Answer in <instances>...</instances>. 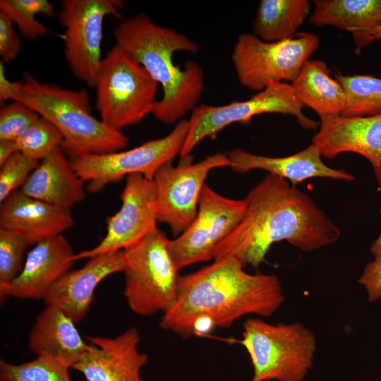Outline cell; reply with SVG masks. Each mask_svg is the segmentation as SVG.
<instances>
[{
    "label": "cell",
    "mask_w": 381,
    "mask_h": 381,
    "mask_svg": "<svg viewBox=\"0 0 381 381\" xmlns=\"http://www.w3.org/2000/svg\"><path fill=\"white\" fill-rule=\"evenodd\" d=\"M245 200L241 220L217 246L213 260L231 257L257 268L274 243L286 241L310 252L340 237L339 227L308 194L277 175L267 174Z\"/></svg>",
    "instance_id": "obj_1"
},
{
    "label": "cell",
    "mask_w": 381,
    "mask_h": 381,
    "mask_svg": "<svg viewBox=\"0 0 381 381\" xmlns=\"http://www.w3.org/2000/svg\"><path fill=\"white\" fill-rule=\"evenodd\" d=\"M284 301L275 274L248 273L237 260L226 257L181 275L176 299L162 314L159 326L187 339L198 319L226 328L247 315L270 317Z\"/></svg>",
    "instance_id": "obj_2"
},
{
    "label": "cell",
    "mask_w": 381,
    "mask_h": 381,
    "mask_svg": "<svg viewBox=\"0 0 381 381\" xmlns=\"http://www.w3.org/2000/svg\"><path fill=\"white\" fill-rule=\"evenodd\" d=\"M114 38L115 44L162 85V98L157 101L152 112L157 119L167 124L179 122L197 106L205 88L202 67L188 60L181 69L173 61L177 52L197 53L196 42L172 28L155 23L145 13L121 19L114 30Z\"/></svg>",
    "instance_id": "obj_3"
},
{
    "label": "cell",
    "mask_w": 381,
    "mask_h": 381,
    "mask_svg": "<svg viewBox=\"0 0 381 381\" xmlns=\"http://www.w3.org/2000/svg\"><path fill=\"white\" fill-rule=\"evenodd\" d=\"M0 99L20 102L49 121L61 133V148L70 159L125 149L128 138L93 116L85 89L72 90L41 83L31 75L12 82L0 61Z\"/></svg>",
    "instance_id": "obj_4"
},
{
    "label": "cell",
    "mask_w": 381,
    "mask_h": 381,
    "mask_svg": "<svg viewBox=\"0 0 381 381\" xmlns=\"http://www.w3.org/2000/svg\"><path fill=\"white\" fill-rule=\"evenodd\" d=\"M128 307L140 316L164 314L174 305L181 275L170 240L158 228L122 250Z\"/></svg>",
    "instance_id": "obj_5"
},
{
    "label": "cell",
    "mask_w": 381,
    "mask_h": 381,
    "mask_svg": "<svg viewBox=\"0 0 381 381\" xmlns=\"http://www.w3.org/2000/svg\"><path fill=\"white\" fill-rule=\"evenodd\" d=\"M241 344L251 361L250 381H303L317 349L313 332L301 322L272 324L248 318Z\"/></svg>",
    "instance_id": "obj_6"
},
{
    "label": "cell",
    "mask_w": 381,
    "mask_h": 381,
    "mask_svg": "<svg viewBox=\"0 0 381 381\" xmlns=\"http://www.w3.org/2000/svg\"><path fill=\"white\" fill-rule=\"evenodd\" d=\"M158 83L118 45L102 59L97 75L96 108L100 120L120 131L152 114Z\"/></svg>",
    "instance_id": "obj_7"
},
{
    "label": "cell",
    "mask_w": 381,
    "mask_h": 381,
    "mask_svg": "<svg viewBox=\"0 0 381 381\" xmlns=\"http://www.w3.org/2000/svg\"><path fill=\"white\" fill-rule=\"evenodd\" d=\"M318 47V35L310 32L277 42L243 33L238 37L231 61L240 84L260 92L272 83H292Z\"/></svg>",
    "instance_id": "obj_8"
},
{
    "label": "cell",
    "mask_w": 381,
    "mask_h": 381,
    "mask_svg": "<svg viewBox=\"0 0 381 381\" xmlns=\"http://www.w3.org/2000/svg\"><path fill=\"white\" fill-rule=\"evenodd\" d=\"M189 128L188 120H181L166 136L150 140L128 150L87 155L70 159L72 167L92 193L133 174L152 180L157 171L181 155Z\"/></svg>",
    "instance_id": "obj_9"
},
{
    "label": "cell",
    "mask_w": 381,
    "mask_h": 381,
    "mask_svg": "<svg viewBox=\"0 0 381 381\" xmlns=\"http://www.w3.org/2000/svg\"><path fill=\"white\" fill-rule=\"evenodd\" d=\"M303 107L291 84L285 82L270 83L246 101H234L222 106L197 105L188 120V132L180 157L191 155L202 140L214 138L228 126L234 123H247L254 116L262 114H289L303 128L315 129L318 122L303 113Z\"/></svg>",
    "instance_id": "obj_10"
},
{
    "label": "cell",
    "mask_w": 381,
    "mask_h": 381,
    "mask_svg": "<svg viewBox=\"0 0 381 381\" xmlns=\"http://www.w3.org/2000/svg\"><path fill=\"white\" fill-rule=\"evenodd\" d=\"M231 167L227 155L216 153L198 162L191 155L181 157L179 164L162 166L152 179L155 209L158 222L169 226L176 237L181 234L195 219L205 181L210 171Z\"/></svg>",
    "instance_id": "obj_11"
},
{
    "label": "cell",
    "mask_w": 381,
    "mask_h": 381,
    "mask_svg": "<svg viewBox=\"0 0 381 381\" xmlns=\"http://www.w3.org/2000/svg\"><path fill=\"white\" fill-rule=\"evenodd\" d=\"M121 0H64L58 15L64 29V55L75 78L94 88L102 61L101 44L106 16L121 18Z\"/></svg>",
    "instance_id": "obj_12"
},
{
    "label": "cell",
    "mask_w": 381,
    "mask_h": 381,
    "mask_svg": "<svg viewBox=\"0 0 381 381\" xmlns=\"http://www.w3.org/2000/svg\"><path fill=\"white\" fill-rule=\"evenodd\" d=\"M246 202L224 197L204 186L196 216L181 234L170 240V248L177 267L213 260L217 246L241 220Z\"/></svg>",
    "instance_id": "obj_13"
},
{
    "label": "cell",
    "mask_w": 381,
    "mask_h": 381,
    "mask_svg": "<svg viewBox=\"0 0 381 381\" xmlns=\"http://www.w3.org/2000/svg\"><path fill=\"white\" fill-rule=\"evenodd\" d=\"M120 198V209L107 220L104 237L94 248L75 253V260L122 250L157 228L152 180L140 174L128 175Z\"/></svg>",
    "instance_id": "obj_14"
},
{
    "label": "cell",
    "mask_w": 381,
    "mask_h": 381,
    "mask_svg": "<svg viewBox=\"0 0 381 381\" xmlns=\"http://www.w3.org/2000/svg\"><path fill=\"white\" fill-rule=\"evenodd\" d=\"M86 338L89 347L71 368L87 381H144L140 373L148 356L139 351L140 337L135 327L115 337Z\"/></svg>",
    "instance_id": "obj_15"
},
{
    "label": "cell",
    "mask_w": 381,
    "mask_h": 381,
    "mask_svg": "<svg viewBox=\"0 0 381 381\" xmlns=\"http://www.w3.org/2000/svg\"><path fill=\"white\" fill-rule=\"evenodd\" d=\"M312 143L322 157L353 152L366 158L381 186V113L369 116H339L320 123Z\"/></svg>",
    "instance_id": "obj_16"
},
{
    "label": "cell",
    "mask_w": 381,
    "mask_h": 381,
    "mask_svg": "<svg viewBox=\"0 0 381 381\" xmlns=\"http://www.w3.org/2000/svg\"><path fill=\"white\" fill-rule=\"evenodd\" d=\"M123 270L122 250L92 257L82 267L64 275L43 300L47 306L58 307L77 323L89 311L98 284Z\"/></svg>",
    "instance_id": "obj_17"
},
{
    "label": "cell",
    "mask_w": 381,
    "mask_h": 381,
    "mask_svg": "<svg viewBox=\"0 0 381 381\" xmlns=\"http://www.w3.org/2000/svg\"><path fill=\"white\" fill-rule=\"evenodd\" d=\"M75 253L63 234L42 241L27 254L23 267L8 290V296L43 299L73 267Z\"/></svg>",
    "instance_id": "obj_18"
},
{
    "label": "cell",
    "mask_w": 381,
    "mask_h": 381,
    "mask_svg": "<svg viewBox=\"0 0 381 381\" xmlns=\"http://www.w3.org/2000/svg\"><path fill=\"white\" fill-rule=\"evenodd\" d=\"M73 225L71 210L30 198L20 190L0 203V228L20 235L29 246L61 235Z\"/></svg>",
    "instance_id": "obj_19"
},
{
    "label": "cell",
    "mask_w": 381,
    "mask_h": 381,
    "mask_svg": "<svg viewBox=\"0 0 381 381\" xmlns=\"http://www.w3.org/2000/svg\"><path fill=\"white\" fill-rule=\"evenodd\" d=\"M231 167L238 173L261 169L289 181L293 186L303 181L321 177L346 181L354 176L343 169L326 165L322 160L318 146L312 143L306 149L296 154L282 157L255 155L242 149L231 150L227 154Z\"/></svg>",
    "instance_id": "obj_20"
},
{
    "label": "cell",
    "mask_w": 381,
    "mask_h": 381,
    "mask_svg": "<svg viewBox=\"0 0 381 381\" xmlns=\"http://www.w3.org/2000/svg\"><path fill=\"white\" fill-rule=\"evenodd\" d=\"M84 183L59 147L40 161L20 190L30 198L71 210L85 199Z\"/></svg>",
    "instance_id": "obj_21"
},
{
    "label": "cell",
    "mask_w": 381,
    "mask_h": 381,
    "mask_svg": "<svg viewBox=\"0 0 381 381\" xmlns=\"http://www.w3.org/2000/svg\"><path fill=\"white\" fill-rule=\"evenodd\" d=\"M75 324L60 308L47 305L30 332V350L37 356L56 358L71 368L89 347Z\"/></svg>",
    "instance_id": "obj_22"
},
{
    "label": "cell",
    "mask_w": 381,
    "mask_h": 381,
    "mask_svg": "<svg viewBox=\"0 0 381 381\" xmlns=\"http://www.w3.org/2000/svg\"><path fill=\"white\" fill-rule=\"evenodd\" d=\"M291 86L298 99L315 111L320 122L341 116L345 109L346 92L322 60L306 61Z\"/></svg>",
    "instance_id": "obj_23"
},
{
    "label": "cell",
    "mask_w": 381,
    "mask_h": 381,
    "mask_svg": "<svg viewBox=\"0 0 381 381\" xmlns=\"http://www.w3.org/2000/svg\"><path fill=\"white\" fill-rule=\"evenodd\" d=\"M310 11L308 0H262L253 23V34L265 42L292 38Z\"/></svg>",
    "instance_id": "obj_24"
},
{
    "label": "cell",
    "mask_w": 381,
    "mask_h": 381,
    "mask_svg": "<svg viewBox=\"0 0 381 381\" xmlns=\"http://www.w3.org/2000/svg\"><path fill=\"white\" fill-rule=\"evenodd\" d=\"M309 21L315 26H334L351 33L381 20V0H315Z\"/></svg>",
    "instance_id": "obj_25"
},
{
    "label": "cell",
    "mask_w": 381,
    "mask_h": 381,
    "mask_svg": "<svg viewBox=\"0 0 381 381\" xmlns=\"http://www.w3.org/2000/svg\"><path fill=\"white\" fill-rule=\"evenodd\" d=\"M344 87L346 104L341 116H369L381 113V79L368 75H337Z\"/></svg>",
    "instance_id": "obj_26"
},
{
    "label": "cell",
    "mask_w": 381,
    "mask_h": 381,
    "mask_svg": "<svg viewBox=\"0 0 381 381\" xmlns=\"http://www.w3.org/2000/svg\"><path fill=\"white\" fill-rule=\"evenodd\" d=\"M0 11L5 13L17 25L21 36L36 41L41 37L52 34L44 24L35 18L37 14L53 17L54 6L47 0H1Z\"/></svg>",
    "instance_id": "obj_27"
},
{
    "label": "cell",
    "mask_w": 381,
    "mask_h": 381,
    "mask_svg": "<svg viewBox=\"0 0 381 381\" xmlns=\"http://www.w3.org/2000/svg\"><path fill=\"white\" fill-rule=\"evenodd\" d=\"M71 367L56 358L37 356L20 364L0 361L1 381H72Z\"/></svg>",
    "instance_id": "obj_28"
},
{
    "label": "cell",
    "mask_w": 381,
    "mask_h": 381,
    "mask_svg": "<svg viewBox=\"0 0 381 381\" xmlns=\"http://www.w3.org/2000/svg\"><path fill=\"white\" fill-rule=\"evenodd\" d=\"M15 140L19 152L40 162L61 147L63 136L50 121L40 116Z\"/></svg>",
    "instance_id": "obj_29"
},
{
    "label": "cell",
    "mask_w": 381,
    "mask_h": 381,
    "mask_svg": "<svg viewBox=\"0 0 381 381\" xmlns=\"http://www.w3.org/2000/svg\"><path fill=\"white\" fill-rule=\"evenodd\" d=\"M30 246L20 235L0 228V300L8 296L13 281L21 272L26 249Z\"/></svg>",
    "instance_id": "obj_30"
},
{
    "label": "cell",
    "mask_w": 381,
    "mask_h": 381,
    "mask_svg": "<svg viewBox=\"0 0 381 381\" xmlns=\"http://www.w3.org/2000/svg\"><path fill=\"white\" fill-rule=\"evenodd\" d=\"M40 162L18 152L0 166V203L22 188Z\"/></svg>",
    "instance_id": "obj_31"
},
{
    "label": "cell",
    "mask_w": 381,
    "mask_h": 381,
    "mask_svg": "<svg viewBox=\"0 0 381 381\" xmlns=\"http://www.w3.org/2000/svg\"><path fill=\"white\" fill-rule=\"evenodd\" d=\"M40 115L17 101L4 105L0 110V140H16Z\"/></svg>",
    "instance_id": "obj_32"
},
{
    "label": "cell",
    "mask_w": 381,
    "mask_h": 381,
    "mask_svg": "<svg viewBox=\"0 0 381 381\" xmlns=\"http://www.w3.org/2000/svg\"><path fill=\"white\" fill-rule=\"evenodd\" d=\"M21 49V41L13 28V23L0 11V56L1 61L9 63L15 60Z\"/></svg>",
    "instance_id": "obj_33"
},
{
    "label": "cell",
    "mask_w": 381,
    "mask_h": 381,
    "mask_svg": "<svg viewBox=\"0 0 381 381\" xmlns=\"http://www.w3.org/2000/svg\"><path fill=\"white\" fill-rule=\"evenodd\" d=\"M358 283L365 289L369 302L381 299V255L366 265Z\"/></svg>",
    "instance_id": "obj_34"
},
{
    "label": "cell",
    "mask_w": 381,
    "mask_h": 381,
    "mask_svg": "<svg viewBox=\"0 0 381 381\" xmlns=\"http://www.w3.org/2000/svg\"><path fill=\"white\" fill-rule=\"evenodd\" d=\"M351 34L356 47V52H359L363 47L374 41L381 40V20L368 28L353 32Z\"/></svg>",
    "instance_id": "obj_35"
},
{
    "label": "cell",
    "mask_w": 381,
    "mask_h": 381,
    "mask_svg": "<svg viewBox=\"0 0 381 381\" xmlns=\"http://www.w3.org/2000/svg\"><path fill=\"white\" fill-rule=\"evenodd\" d=\"M16 152H18V149L15 140H1L0 166Z\"/></svg>",
    "instance_id": "obj_36"
},
{
    "label": "cell",
    "mask_w": 381,
    "mask_h": 381,
    "mask_svg": "<svg viewBox=\"0 0 381 381\" xmlns=\"http://www.w3.org/2000/svg\"><path fill=\"white\" fill-rule=\"evenodd\" d=\"M370 252L374 257L381 255V233L378 238L372 243L370 246Z\"/></svg>",
    "instance_id": "obj_37"
}]
</instances>
